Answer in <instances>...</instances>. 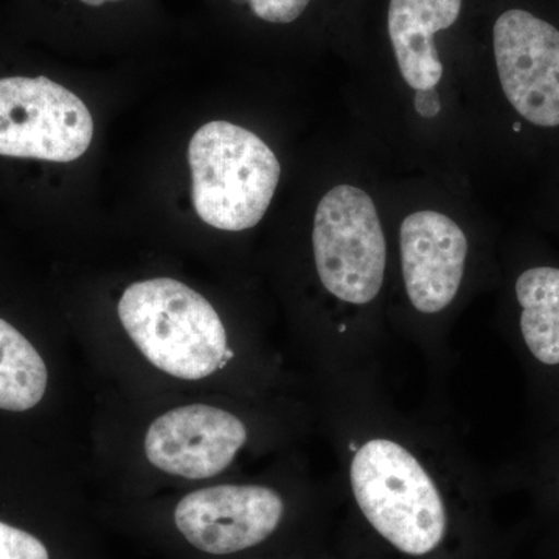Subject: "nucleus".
I'll return each mask as SVG.
<instances>
[{
  "mask_svg": "<svg viewBox=\"0 0 559 559\" xmlns=\"http://www.w3.org/2000/svg\"><path fill=\"white\" fill-rule=\"evenodd\" d=\"M353 498L370 528L407 559H437L451 536V514L439 487L406 448L374 439L349 468Z\"/></svg>",
  "mask_w": 559,
  "mask_h": 559,
  "instance_id": "nucleus-1",
  "label": "nucleus"
},
{
  "mask_svg": "<svg viewBox=\"0 0 559 559\" xmlns=\"http://www.w3.org/2000/svg\"><path fill=\"white\" fill-rule=\"evenodd\" d=\"M119 318L143 356L179 380H202L227 364L218 312L178 280L132 283L119 301Z\"/></svg>",
  "mask_w": 559,
  "mask_h": 559,
  "instance_id": "nucleus-2",
  "label": "nucleus"
},
{
  "mask_svg": "<svg viewBox=\"0 0 559 559\" xmlns=\"http://www.w3.org/2000/svg\"><path fill=\"white\" fill-rule=\"evenodd\" d=\"M193 205L209 226L252 229L266 215L282 167L274 151L229 121H210L189 145Z\"/></svg>",
  "mask_w": 559,
  "mask_h": 559,
  "instance_id": "nucleus-3",
  "label": "nucleus"
},
{
  "mask_svg": "<svg viewBox=\"0 0 559 559\" xmlns=\"http://www.w3.org/2000/svg\"><path fill=\"white\" fill-rule=\"evenodd\" d=\"M320 282L337 299L366 305L384 283L388 246L373 200L353 186H337L320 200L312 229Z\"/></svg>",
  "mask_w": 559,
  "mask_h": 559,
  "instance_id": "nucleus-4",
  "label": "nucleus"
},
{
  "mask_svg": "<svg viewBox=\"0 0 559 559\" xmlns=\"http://www.w3.org/2000/svg\"><path fill=\"white\" fill-rule=\"evenodd\" d=\"M92 139L94 120L73 92L46 76L0 79V156L72 162Z\"/></svg>",
  "mask_w": 559,
  "mask_h": 559,
  "instance_id": "nucleus-5",
  "label": "nucleus"
},
{
  "mask_svg": "<svg viewBox=\"0 0 559 559\" xmlns=\"http://www.w3.org/2000/svg\"><path fill=\"white\" fill-rule=\"evenodd\" d=\"M500 87L511 108L543 130L559 128V27L524 7H511L492 25Z\"/></svg>",
  "mask_w": 559,
  "mask_h": 559,
  "instance_id": "nucleus-6",
  "label": "nucleus"
},
{
  "mask_svg": "<svg viewBox=\"0 0 559 559\" xmlns=\"http://www.w3.org/2000/svg\"><path fill=\"white\" fill-rule=\"evenodd\" d=\"M286 503L260 485H221L180 499L175 524L194 549L215 557L252 550L270 540L285 521Z\"/></svg>",
  "mask_w": 559,
  "mask_h": 559,
  "instance_id": "nucleus-7",
  "label": "nucleus"
},
{
  "mask_svg": "<svg viewBox=\"0 0 559 559\" xmlns=\"http://www.w3.org/2000/svg\"><path fill=\"white\" fill-rule=\"evenodd\" d=\"M248 440L245 423L218 407L193 404L168 411L150 426L145 454L171 476L209 479L223 473Z\"/></svg>",
  "mask_w": 559,
  "mask_h": 559,
  "instance_id": "nucleus-8",
  "label": "nucleus"
},
{
  "mask_svg": "<svg viewBox=\"0 0 559 559\" xmlns=\"http://www.w3.org/2000/svg\"><path fill=\"white\" fill-rule=\"evenodd\" d=\"M401 264L411 304L425 314L443 311L457 296L468 240L443 213L421 210L401 224Z\"/></svg>",
  "mask_w": 559,
  "mask_h": 559,
  "instance_id": "nucleus-9",
  "label": "nucleus"
},
{
  "mask_svg": "<svg viewBox=\"0 0 559 559\" xmlns=\"http://www.w3.org/2000/svg\"><path fill=\"white\" fill-rule=\"evenodd\" d=\"M462 0H390L389 36L401 75L415 91L433 90L443 76L433 35L459 20Z\"/></svg>",
  "mask_w": 559,
  "mask_h": 559,
  "instance_id": "nucleus-10",
  "label": "nucleus"
},
{
  "mask_svg": "<svg viewBox=\"0 0 559 559\" xmlns=\"http://www.w3.org/2000/svg\"><path fill=\"white\" fill-rule=\"evenodd\" d=\"M518 329L530 359L559 377V267L536 264L514 282Z\"/></svg>",
  "mask_w": 559,
  "mask_h": 559,
  "instance_id": "nucleus-11",
  "label": "nucleus"
},
{
  "mask_svg": "<svg viewBox=\"0 0 559 559\" xmlns=\"http://www.w3.org/2000/svg\"><path fill=\"white\" fill-rule=\"evenodd\" d=\"M46 362L11 323L0 319V409L31 411L46 395Z\"/></svg>",
  "mask_w": 559,
  "mask_h": 559,
  "instance_id": "nucleus-12",
  "label": "nucleus"
},
{
  "mask_svg": "<svg viewBox=\"0 0 559 559\" xmlns=\"http://www.w3.org/2000/svg\"><path fill=\"white\" fill-rule=\"evenodd\" d=\"M0 559H50L43 540L0 521Z\"/></svg>",
  "mask_w": 559,
  "mask_h": 559,
  "instance_id": "nucleus-13",
  "label": "nucleus"
},
{
  "mask_svg": "<svg viewBox=\"0 0 559 559\" xmlns=\"http://www.w3.org/2000/svg\"><path fill=\"white\" fill-rule=\"evenodd\" d=\"M260 20L271 24H289L301 16L311 0H249Z\"/></svg>",
  "mask_w": 559,
  "mask_h": 559,
  "instance_id": "nucleus-14",
  "label": "nucleus"
},
{
  "mask_svg": "<svg viewBox=\"0 0 559 559\" xmlns=\"http://www.w3.org/2000/svg\"><path fill=\"white\" fill-rule=\"evenodd\" d=\"M440 108V98L436 87L417 91V94H415V109L425 119H433V117L439 116Z\"/></svg>",
  "mask_w": 559,
  "mask_h": 559,
  "instance_id": "nucleus-15",
  "label": "nucleus"
},
{
  "mask_svg": "<svg viewBox=\"0 0 559 559\" xmlns=\"http://www.w3.org/2000/svg\"><path fill=\"white\" fill-rule=\"evenodd\" d=\"M540 559H559V528L550 536V539L547 540Z\"/></svg>",
  "mask_w": 559,
  "mask_h": 559,
  "instance_id": "nucleus-16",
  "label": "nucleus"
},
{
  "mask_svg": "<svg viewBox=\"0 0 559 559\" xmlns=\"http://www.w3.org/2000/svg\"><path fill=\"white\" fill-rule=\"evenodd\" d=\"M80 2H83L84 5L102 7L103 3H106V2H119V0H80Z\"/></svg>",
  "mask_w": 559,
  "mask_h": 559,
  "instance_id": "nucleus-17",
  "label": "nucleus"
},
{
  "mask_svg": "<svg viewBox=\"0 0 559 559\" xmlns=\"http://www.w3.org/2000/svg\"><path fill=\"white\" fill-rule=\"evenodd\" d=\"M555 502H557V506L559 509V481H558L557 488H555Z\"/></svg>",
  "mask_w": 559,
  "mask_h": 559,
  "instance_id": "nucleus-18",
  "label": "nucleus"
}]
</instances>
